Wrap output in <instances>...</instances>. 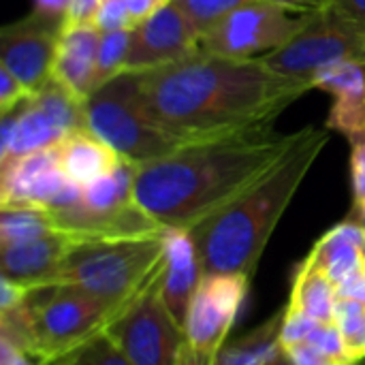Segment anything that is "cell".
I'll return each instance as SVG.
<instances>
[{"label": "cell", "instance_id": "7c38bea8", "mask_svg": "<svg viewBox=\"0 0 365 365\" xmlns=\"http://www.w3.org/2000/svg\"><path fill=\"white\" fill-rule=\"evenodd\" d=\"M199 49V30L171 0L130 30L124 73H145L178 62Z\"/></svg>", "mask_w": 365, "mask_h": 365}, {"label": "cell", "instance_id": "4316f807", "mask_svg": "<svg viewBox=\"0 0 365 365\" xmlns=\"http://www.w3.org/2000/svg\"><path fill=\"white\" fill-rule=\"evenodd\" d=\"M51 365H130L122 351L115 346V342L107 336L101 334L86 344L77 346L62 359H58Z\"/></svg>", "mask_w": 365, "mask_h": 365}, {"label": "cell", "instance_id": "8d00e7d4", "mask_svg": "<svg viewBox=\"0 0 365 365\" xmlns=\"http://www.w3.org/2000/svg\"><path fill=\"white\" fill-rule=\"evenodd\" d=\"M0 365H34L32 359L6 340H0Z\"/></svg>", "mask_w": 365, "mask_h": 365}, {"label": "cell", "instance_id": "f35d334b", "mask_svg": "<svg viewBox=\"0 0 365 365\" xmlns=\"http://www.w3.org/2000/svg\"><path fill=\"white\" fill-rule=\"evenodd\" d=\"M265 365H297L295 361H293V357L289 355V351L280 344V349L276 351V355L267 361Z\"/></svg>", "mask_w": 365, "mask_h": 365}, {"label": "cell", "instance_id": "8fae6325", "mask_svg": "<svg viewBox=\"0 0 365 365\" xmlns=\"http://www.w3.org/2000/svg\"><path fill=\"white\" fill-rule=\"evenodd\" d=\"M250 278L242 274H205L186 314V342L201 355L216 359L237 321L248 295Z\"/></svg>", "mask_w": 365, "mask_h": 365}, {"label": "cell", "instance_id": "cb8c5ba5", "mask_svg": "<svg viewBox=\"0 0 365 365\" xmlns=\"http://www.w3.org/2000/svg\"><path fill=\"white\" fill-rule=\"evenodd\" d=\"M173 2L190 17L199 34L212 24H216L218 19H222L233 9L248 4V2H276V4H284V6H293L302 11L323 9V0H173Z\"/></svg>", "mask_w": 365, "mask_h": 365}, {"label": "cell", "instance_id": "7bdbcfd3", "mask_svg": "<svg viewBox=\"0 0 365 365\" xmlns=\"http://www.w3.org/2000/svg\"><path fill=\"white\" fill-rule=\"evenodd\" d=\"M364 263H365V244H364Z\"/></svg>", "mask_w": 365, "mask_h": 365}, {"label": "cell", "instance_id": "5bb4252c", "mask_svg": "<svg viewBox=\"0 0 365 365\" xmlns=\"http://www.w3.org/2000/svg\"><path fill=\"white\" fill-rule=\"evenodd\" d=\"M312 88L334 96L325 120L329 130L342 133L351 143L365 139V64L355 60L329 64L312 77Z\"/></svg>", "mask_w": 365, "mask_h": 365}, {"label": "cell", "instance_id": "603a6c76", "mask_svg": "<svg viewBox=\"0 0 365 365\" xmlns=\"http://www.w3.org/2000/svg\"><path fill=\"white\" fill-rule=\"evenodd\" d=\"M58 231L49 210L0 207V246L19 244Z\"/></svg>", "mask_w": 365, "mask_h": 365}, {"label": "cell", "instance_id": "7a4b0ae2", "mask_svg": "<svg viewBox=\"0 0 365 365\" xmlns=\"http://www.w3.org/2000/svg\"><path fill=\"white\" fill-rule=\"evenodd\" d=\"M299 139L274 126L188 141L171 154L137 167L135 199L165 229H192L261 175Z\"/></svg>", "mask_w": 365, "mask_h": 365}, {"label": "cell", "instance_id": "8992f818", "mask_svg": "<svg viewBox=\"0 0 365 365\" xmlns=\"http://www.w3.org/2000/svg\"><path fill=\"white\" fill-rule=\"evenodd\" d=\"M83 124L92 135L109 143L124 160L137 167L184 145V141L163 133L141 113L130 73L118 75L88 96L83 103Z\"/></svg>", "mask_w": 365, "mask_h": 365}, {"label": "cell", "instance_id": "9a60e30c", "mask_svg": "<svg viewBox=\"0 0 365 365\" xmlns=\"http://www.w3.org/2000/svg\"><path fill=\"white\" fill-rule=\"evenodd\" d=\"M79 244L62 231L36 240L0 246V278L26 289L45 287L60 269L71 248Z\"/></svg>", "mask_w": 365, "mask_h": 365}, {"label": "cell", "instance_id": "44dd1931", "mask_svg": "<svg viewBox=\"0 0 365 365\" xmlns=\"http://www.w3.org/2000/svg\"><path fill=\"white\" fill-rule=\"evenodd\" d=\"M338 299V287L306 259L297 267L287 308L302 312L319 323H334Z\"/></svg>", "mask_w": 365, "mask_h": 365}, {"label": "cell", "instance_id": "60d3db41", "mask_svg": "<svg viewBox=\"0 0 365 365\" xmlns=\"http://www.w3.org/2000/svg\"><path fill=\"white\" fill-rule=\"evenodd\" d=\"M158 2H163V4H167V2H171V0H158Z\"/></svg>", "mask_w": 365, "mask_h": 365}, {"label": "cell", "instance_id": "277c9868", "mask_svg": "<svg viewBox=\"0 0 365 365\" xmlns=\"http://www.w3.org/2000/svg\"><path fill=\"white\" fill-rule=\"evenodd\" d=\"M113 310L71 284L28 289L24 302L0 312V340L26 353L34 365H51L107 331Z\"/></svg>", "mask_w": 365, "mask_h": 365}, {"label": "cell", "instance_id": "7402d4cb", "mask_svg": "<svg viewBox=\"0 0 365 365\" xmlns=\"http://www.w3.org/2000/svg\"><path fill=\"white\" fill-rule=\"evenodd\" d=\"M287 310L280 308L259 327L248 331L246 336L227 342L216 357L214 365H265L280 349L282 325Z\"/></svg>", "mask_w": 365, "mask_h": 365}, {"label": "cell", "instance_id": "836d02e7", "mask_svg": "<svg viewBox=\"0 0 365 365\" xmlns=\"http://www.w3.org/2000/svg\"><path fill=\"white\" fill-rule=\"evenodd\" d=\"M68 2L71 0H32V6L36 15L45 17V19H51V21H64V15H66V9H68Z\"/></svg>", "mask_w": 365, "mask_h": 365}, {"label": "cell", "instance_id": "52a82bcc", "mask_svg": "<svg viewBox=\"0 0 365 365\" xmlns=\"http://www.w3.org/2000/svg\"><path fill=\"white\" fill-rule=\"evenodd\" d=\"M346 60L365 64V26L329 6L314 11L291 41L261 58L274 73L310 86L321 68Z\"/></svg>", "mask_w": 365, "mask_h": 365}, {"label": "cell", "instance_id": "4fadbf2b", "mask_svg": "<svg viewBox=\"0 0 365 365\" xmlns=\"http://www.w3.org/2000/svg\"><path fill=\"white\" fill-rule=\"evenodd\" d=\"M60 30V21L32 13L0 32V66L11 71L30 94L51 79Z\"/></svg>", "mask_w": 365, "mask_h": 365}, {"label": "cell", "instance_id": "5b68a950", "mask_svg": "<svg viewBox=\"0 0 365 365\" xmlns=\"http://www.w3.org/2000/svg\"><path fill=\"white\" fill-rule=\"evenodd\" d=\"M165 242L167 231L75 244L49 284L77 287L107 304L118 319L158 274L165 259Z\"/></svg>", "mask_w": 365, "mask_h": 365}, {"label": "cell", "instance_id": "2e32d148", "mask_svg": "<svg viewBox=\"0 0 365 365\" xmlns=\"http://www.w3.org/2000/svg\"><path fill=\"white\" fill-rule=\"evenodd\" d=\"M205 278L201 257L188 229H167L165 265H163V299L171 314L184 327L188 308Z\"/></svg>", "mask_w": 365, "mask_h": 365}, {"label": "cell", "instance_id": "ac0fdd59", "mask_svg": "<svg viewBox=\"0 0 365 365\" xmlns=\"http://www.w3.org/2000/svg\"><path fill=\"white\" fill-rule=\"evenodd\" d=\"M66 135L71 133H66L30 94L13 111L2 113L0 163L56 148Z\"/></svg>", "mask_w": 365, "mask_h": 365}, {"label": "cell", "instance_id": "74e56055", "mask_svg": "<svg viewBox=\"0 0 365 365\" xmlns=\"http://www.w3.org/2000/svg\"><path fill=\"white\" fill-rule=\"evenodd\" d=\"M214 364H216V359H212V357H205V355L197 353L188 342L184 344L182 355H180V361H178V365H214Z\"/></svg>", "mask_w": 365, "mask_h": 365}, {"label": "cell", "instance_id": "b9f144b4", "mask_svg": "<svg viewBox=\"0 0 365 365\" xmlns=\"http://www.w3.org/2000/svg\"><path fill=\"white\" fill-rule=\"evenodd\" d=\"M357 365H365V359H361V361H359V364Z\"/></svg>", "mask_w": 365, "mask_h": 365}, {"label": "cell", "instance_id": "e575fe53", "mask_svg": "<svg viewBox=\"0 0 365 365\" xmlns=\"http://www.w3.org/2000/svg\"><path fill=\"white\" fill-rule=\"evenodd\" d=\"M124 2H126V9H128L135 26L141 24L143 19H148L150 15H154L163 6V2H158V0H124Z\"/></svg>", "mask_w": 365, "mask_h": 365}, {"label": "cell", "instance_id": "9c48e42d", "mask_svg": "<svg viewBox=\"0 0 365 365\" xmlns=\"http://www.w3.org/2000/svg\"><path fill=\"white\" fill-rule=\"evenodd\" d=\"M163 265L105 331L130 365H178L186 344L184 327L163 299Z\"/></svg>", "mask_w": 365, "mask_h": 365}, {"label": "cell", "instance_id": "ffe728a7", "mask_svg": "<svg viewBox=\"0 0 365 365\" xmlns=\"http://www.w3.org/2000/svg\"><path fill=\"white\" fill-rule=\"evenodd\" d=\"M365 231L353 220H344L329 229L306 257L321 269L336 287H342L351 276L361 272L364 263Z\"/></svg>", "mask_w": 365, "mask_h": 365}, {"label": "cell", "instance_id": "d6986e66", "mask_svg": "<svg viewBox=\"0 0 365 365\" xmlns=\"http://www.w3.org/2000/svg\"><path fill=\"white\" fill-rule=\"evenodd\" d=\"M56 150L64 178L79 188L101 180L122 163V156L88 128L73 130L56 145Z\"/></svg>", "mask_w": 365, "mask_h": 365}, {"label": "cell", "instance_id": "f546056e", "mask_svg": "<svg viewBox=\"0 0 365 365\" xmlns=\"http://www.w3.org/2000/svg\"><path fill=\"white\" fill-rule=\"evenodd\" d=\"M351 184L353 205L365 203V139L351 143Z\"/></svg>", "mask_w": 365, "mask_h": 365}, {"label": "cell", "instance_id": "e0dca14e", "mask_svg": "<svg viewBox=\"0 0 365 365\" xmlns=\"http://www.w3.org/2000/svg\"><path fill=\"white\" fill-rule=\"evenodd\" d=\"M98 43L101 30L94 24L62 26L58 36L51 77L81 103H86L94 92Z\"/></svg>", "mask_w": 365, "mask_h": 365}, {"label": "cell", "instance_id": "6da1fadb", "mask_svg": "<svg viewBox=\"0 0 365 365\" xmlns=\"http://www.w3.org/2000/svg\"><path fill=\"white\" fill-rule=\"evenodd\" d=\"M141 113L188 143L274 126L310 83L282 77L261 58H229L197 49L167 66L130 73Z\"/></svg>", "mask_w": 365, "mask_h": 365}, {"label": "cell", "instance_id": "4dcf8cb0", "mask_svg": "<svg viewBox=\"0 0 365 365\" xmlns=\"http://www.w3.org/2000/svg\"><path fill=\"white\" fill-rule=\"evenodd\" d=\"M103 0H71L62 26H90L94 24Z\"/></svg>", "mask_w": 365, "mask_h": 365}, {"label": "cell", "instance_id": "d4e9b609", "mask_svg": "<svg viewBox=\"0 0 365 365\" xmlns=\"http://www.w3.org/2000/svg\"><path fill=\"white\" fill-rule=\"evenodd\" d=\"M130 45V30L101 32V43L96 51V73H94V90L105 86L124 73L126 56Z\"/></svg>", "mask_w": 365, "mask_h": 365}, {"label": "cell", "instance_id": "ba28073f", "mask_svg": "<svg viewBox=\"0 0 365 365\" xmlns=\"http://www.w3.org/2000/svg\"><path fill=\"white\" fill-rule=\"evenodd\" d=\"M276 2H248L199 34V49L229 58H263L291 41L312 17Z\"/></svg>", "mask_w": 365, "mask_h": 365}, {"label": "cell", "instance_id": "484cf974", "mask_svg": "<svg viewBox=\"0 0 365 365\" xmlns=\"http://www.w3.org/2000/svg\"><path fill=\"white\" fill-rule=\"evenodd\" d=\"M336 325L344 338L346 351L355 365L365 359V304L357 299H338Z\"/></svg>", "mask_w": 365, "mask_h": 365}, {"label": "cell", "instance_id": "d590c367", "mask_svg": "<svg viewBox=\"0 0 365 365\" xmlns=\"http://www.w3.org/2000/svg\"><path fill=\"white\" fill-rule=\"evenodd\" d=\"M338 295L365 304V267L361 272H357L355 276H351L342 287H338Z\"/></svg>", "mask_w": 365, "mask_h": 365}, {"label": "cell", "instance_id": "f1b7e54d", "mask_svg": "<svg viewBox=\"0 0 365 365\" xmlns=\"http://www.w3.org/2000/svg\"><path fill=\"white\" fill-rule=\"evenodd\" d=\"M28 96H30V92L19 83V79L4 66H0V109H2V113L13 111Z\"/></svg>", "mask_w": 365, "mask_h": 365}, {"label": "cell", "instance_id": "30bf717a", "mask_svg": "<svg viewBox=\"0 0 365 365\" xmlns=\"http://www.w3.org/2000/svg\"><path fill=\"white\" fill-rule=\"evenodd\" d=\"M79 197L81 188L64 178L56 148L0 163V207L62 210Z\"/></svg>", "mask_w": 365, "mask_h": 365}, {"label": "cell", "instance_id": "83f0119b", "mask_svg": "<svg viewBox=\"0 0 365 365\" xmlns=\"http://www.w3.org/2000/svg\"><path fill=\"white\" fill-rule=\"evenodd\" d=\"M94 26L101 32H115V30H133L135 24L126 9L124 0H103L101 11L94 19Z\"/></svg>", "mask_w": 365, "mask_h": 365}, {"label": "cell", "instance_id": "1f68e13d", "mask_svg": "<svg viewBox=\"0 0 365 365\" xmlns=\"http://www.w3.org/2000/svg\"><path fill=\"white\" fill-rule=\"evenodd\" d=\"M289 351V355L293 357V361L297 365H344L338 359H334L331 355L323 353L321 349H317L310 342H299L293 346H284Z\"/></svg>", "mask_w": 365, "mask_h": 365}, {"label": "cell", "instance_id": "d6a6232c", "mask_svg": "<svg viewBox=\"0 0 365 365\" xmlns=\"http://www.w3.org/2000/svg\"><path fill=\"white\" fill-rule=\"evenodd\" d=\"M323 6H329L336 13L365 26V0H323Z\"/></svg>", "mask_w": 365, "mask_h": 365}, {"label": "cell", "instance_id": "3957f363", "mask_svg": "<svg viewBox=\"0 0 365 365\" xmlns=\"http://www.w3.org/2000/svg\"><path fill=\"white\" fill-rule=\"evenodd\" d=\"M327 143L325 128H299L295 145L265 175L188 229L205 274H242L252 280L274 229Z\"/></svg>", "mask_w": 365, "mask_h": 365}, {"label": "cell", "instance_id": "ab89813d", "mask_svg": "<svg viewBox=\"0 0 365 365\" xmlns=\"http://www.w3.org/2000/svg\"><path fill=\"white\" fill-rule=\"evenodd\" d=\"M349 220L357 222L365 231V203L364 205H353V212H351V218Z\"/></svg>", "mask_w": 365, "mask_h": 365}]
</instances>
